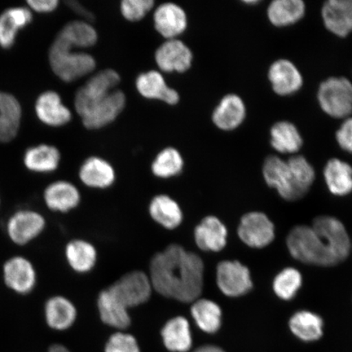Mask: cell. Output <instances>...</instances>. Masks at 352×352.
Returning a JSON list of instances; mask_svg holds the SVG:
<instances>
[{
	"label": "cell",
	"instance_id": "cell-13",
	"mask_svg": "<svg viewBox=\"0 0 352 352\" xmlns=\"http://www.w3.org/2000/svg\"><path fill=\"white\" fill-rule=\"evenodd\" d=\"M268 80L272 90L280 96L296 94L303 85V78L296 65L287 59L274 61L268 69Z\"/></svg>",
	"mask_w": 352,
	"mask_h": 352
},
{
	"label": "cell",
	"instance_id": "cell-27",
	"mask_svg": "<svg viewBox=\"0 0 352 352\" xmlns=\"http://www.w3.org/2000/svg\"><path fill=\"white\" fill-rule=\"evenodd\" d=\"M21 116V107L15 96L0 91V142H10L16 138L20 129Z\"/></svg>",
	"mask_w": 352,
	"mask_h": 352
},
{
	"label": "cell",
	"instance_id": "cell-42",
	"mask_svg": "<svg viewBox=\"0 0 352 352\" xmlns=\"http://www.w3.org/2000/svg\"><path fill=\"white\" fill-rule=\"evenodd\" d=\"M336 136L340 148L352 153V117L346 118L337 131Z\"/></svg>",
	"mask_w": 352,
	"mask_h": 352
},
{
	"label": "cell",
	"instance_id": "cell-15",
	"mask_svg": "<svg viewBox=\"0 0 352 352\" xmlns=\"http://www.w3.org/2000/svg\"><path fill=\"white\" fill-rule=\"evenodd\" d=\"M153 23L162 37L174 39L188 28V16L182 7L175 3L160 4L153 13Z\"/></svg>",
	"mask_w": 352,
	"mask_h": 352
},
{
	"label": "cell",
	"instance_id": "cell-10",
	"mask_svg": "<svg viewBox=\"0 0 352 352\" xmlns=\"http://www.w3.org/2000/svg\"><path fill=\"white\" fill-rule=\"evenodd\" d=\"M45 227L43 214L32 210H21L8 219L6 228L13 243L24 245L41 235Z\"/></svg>",
	"mask_w": 352,
	"mask_h": 352
},
{
	"label": "cell",
	"instance_id": "cell-25",
	"mask_svg": "<svg viewBox=\"0 0 352 352\" xmlns=\"http://www.w3.org/2000/svg\"><path fill=\"white\" fill-rule=\"evenodd\" d=\"M32 12L26 7L8 8L0 14V47L10 50L21 29L32 23Z\"/></svg>",
	"mask_w": 352,
	"mask_h": 352
},
{
	"label": "cell",
	"instance_id": "cell-37",
	"mask_svg": "<svg viewBox=\"0 0 352 352\" xmlns=\"http://www.w3.org/2000/svg\"><path fill=\"white\" fill-rule=\"evenodd\" d=\"M58 34L79 50L94 46L98 41V32L90 22L87 21H70Z\"/></svg>",
	"mask_w": 352,
	"mask_h": 352
},
{
	"label": "cell",
	"instance_id": "cell-29",
	"mask_svg": "<svg viewBox=\"0 0 352 352\" xmlns=\"http://www.w3.org/2000/svg\"><path fill=\"white\" fill-rule=\"evenodd\" d=\"M65 254L70 268L80 274L94 270L98 261L95 245L83 239L70 241L65 246Z\"/></svg>",
	"mask_w": 352,
	"mask_h": 352
},
{
	"label": "cell",
	"instance_id": "cell-43",
	"mask_svg": "<svg viewBox=\"0 0 352 352\" xmlns=\"http://www.w3.org/2000/svg\"><path fill=\"white\" fill-rule=\"evenodd\" d=\"M28 6L32 10L39 13H48L54 12L59 6L57 0H30Z\"/></svg>",
	"mask_w": 352,
	"mask_h": 352
},
{
	"label": "cell",
	"instance_id": "cell-4",
	"mask_svg": "<svg viewBox=\"0 0 352 352\" xmlns=\"http://www.w3.org/2000/svg\"><path fill=\"white\" fill-rule=\"evenodd\" d=\"M318 100L327 116L346 120L352 113V82L344 77L329 78L320 83Z\"/></svg>",
	"mask_w": 352,
	"mask_h": 352
},
{
	"label": "cell",
	"instance_id": "cell-6",
	"mask_svg": "<svg viewBox=\"0 0 352 352\" xmlns=\"http://www.w3.org/2000/svg\"><path fill=\"white\" fill-rule=\"evenodd\" d=\"M108 288L129 309L146 303L154 292L151 277L140 270L127 272Z\"/></svg>",
	"mask_w": 352,
	"mask_h": 352
},
{
	"label": "cell",
	"instance_id": "cell-21",
	"mask_svg": "<svg viewBox=\"0 0 352 352\" xmlns=\"http://www.w3.org/2000/svg\"><path fill=\"white\" fill-rule=\"evenodd\" d=\"M98 308L100 320L108 327L120 331L130 327L131 318L129 308L109 288L99 294Z\"/></svg>",
	"mask_w": 352,
	"mask_h": 352
},
{
	"label": "cell",
	"instance_id": "cell-22",
	"mask_svg": "<svg viewBox=\"0 0 352 352\" xmlns=\"http://www.w3.org/2000/svg\"><path fill=\"white\" fill-rule=\"evenodd\" d=\"M246 117L243 100L236 94H228L219 101L212 113V121L219 129L230 131L239 127Z\"/></svg>",
	"mask_w": 352,
	"mask_h": 352
},
{
	"label": "cell",
	"instance_id": "cell-7",
	"mask_svg": "<svg viewBox=\"0 0 352 352\" xmlns=\"http://www.w3.org/2000/svg\"><path fill=\"white\" fill-rule=\"evenodd\" d=\"M287 164L285 186L279 195L286 201H297L305 197L314 184L315 170L302 155L290 157Z\"/></svg>",
	"mask_w": 352,
	"mask_h": 352
},
{
	"label": "cell",
	"instance_id": "cell-40",
	"mask_svg": "<svg viewBox=\"0 0 352 352\" xmlns=\"http://www.w3.org/2000/svg\"><path fill=\"white\" fill-rule=\"evenodd\" d=\"M153 0H123L120 11L124 19L129 21L142 20L154 6Z\"/></svg>",
	"mask_w": 352,
	"mask_h": 352
},
{
	"label": "cell",
	"instance_id": "cell-19",
	"mask_svg": "<svg viewBox=\"0 0 352 352\" xmlns=\"http://www.w3.org/2000/svg\"><path fill=\"white\" fill-rule=\"evenodd\" d=\"M35 113L44 124L54 127L66 125L72 118V111L54 91H44L38 96L35 102Z\"/></svg>",
	"mask_w": 352,
	"mask_h": 352
},
{
	"label": "cell",
	"instance_id": "cell-28",
	"mask_svg": "<svg viewBox=\"0 0 352 352\" xmlns=\"http://www.w3.org/2000/svg\"><path fill=\"white\" fill-rule=\"evenodd\" d=\"M166 349L171 352H187L191 349L192 336L190 324L182 316L166 321L161 331Z\"/></svg>",
	"mask_w": 352,
	"mask_h": 352
},
{
	"label": "cell",
	"instance_id": "cell-26",
	"mask_svg": "<svg viewBox=\"0 0 352 352\" xmlns=\"http://www.w3.org/2000/svg\"><path fill=\"white\" fill-rule=\"evenodd\" d=\"M44 315L48 327L63 331L76 322L78 311L70 299L63 296H56L47 299L44 307Z\"/></svg>",
	"mask_w": 352,
	"mask_h": 352
},
{
	"label": "cell",
	"instance_id": "cell-1",
	"mask_svg": "<svg viewBox=\"0 0 352 352\" xmlns=\"http://www.w3.org/2000/svg\"><path fill=\"white\" fill-rule=\"evenodd\" d=\"M204 262L179 244H170L153 255L149 265L154 292L162 297L192 303L204 287Z\"/></svg>",
	"mask_w": 352,
	"mask_h": 352
},
{
	"label": "cell",
	"instance_id": "cell-18",
	"mask_svg": "<svg viewBox=\"0 0 352 352\" xmlns=\"http://www.w3.org/2000/svg\"><path fill=\"white\" fill-rule=\"evenodd\" d=\"M135 87L144 98L164 101L167 104L179 103L178 91L167 85L164 76L157 70L140 74L136 78Z\"/></svg>",
	"mask_w": 352,
	"mask_h": 352
},
{
	"label": "cell",
	"instance_id": "cell-12",
	"mask_svg": "<svg viewBox=\"0 0 352 352\" xmlns=\"http://www.w3.org/2000/svg\"><path fill=\"white\" fill-rule=\"evenodd\" d=\"M3 280L8 288L19 294H28L36 285V271L29 259L22 256L12 257L4 263Z\"/></svg>",
	"mask_w": 352,
	"mask_h": 352
},
{
	"label": "cell",
	"instance_id": "cell-31",
	"mask_svg": "<svg viewBox=\"0 0 352 352\" xmlns=\"http://www.w3.org/2000/svg\"><path fill=\"white\" fill-rule=\"evenodd\" d=\"M324 177L332 195L342 197L352 192V166L347 162L332 158L324 166Z\"/></svg>",
	"mask_w": 352,
	"mask_h": 352
},
{
	"label": "cell",
	"instance_id": "cell-16",
	"mask_svg": "<svg viewBox=\"0 0 352 352\" xmlns=\"http://www.w3.org/2000/svg\"><path fill=\"white\" fill-rule=\"evenodd\" d=\"M195 244L202 252H219L227 245L228 230L214 215H208L197 224L193 232Z\"/></svg>",
	"mask_w": 352,
	"mask_h": 352
},
{
	"label": "cell",
	"instance_id": "cell-24",
	"mask_svg": "<svg viewBox=\"0 0 352 352\" xmlns=\"http://www.w3.org/2000/svg\"><path fill=\"white\" fill-rule=\"evenodd\" d=\"M78 175L85 186L96 189L111 187L116 179L113 166L99 157L87 158L79 169Z\"/></svg>",
	"mask_w": 352,
	"mask_h": 352
},
{
	"label": "cell",
	"instance_id": "cell-44",
	"mask_svg": "<svg viewBox=\"0 0 352 352\" xmlns=\"http://www.w3.org/2000/svg\"><path fill=\"white\" fill-rule=\"evenodd\" d=\"M67 4L73 11L77 12V14L85 16L87 19V21H91V19H94V16H92L91 13L85 10V8H83L80 3L74 1H69L67 2Z\"/></svg>",
	"mask_w": 352,
	"mask_h": 352
},
{
	"label": "cell",
	"instance_id": "cell-30",
	"mask_svg": "<svg viewBox=\"0 0 352 352\" xmlns=\"http://www.w3.org/2000/svg\"><path fill=\"white\" fill-rule=\"evenodd\" d=\"M191 316L197 327L206 333H215L221 328L223 312L218 303L199 298L191 303Z\"/></svg>",
	"mask_w": 352,
	"mask_h": 352
},
{
	"label": "cell",
	"instance_id": "cell-20",
	"mask_svg": "<svg viewBox=\"0 0 352 352\" xmlns=\"http://www.w3.org/2000/svg\"><path fill=\"white\" fill-rule=\"evenodd\" d=\"M43 199L50 210L67 213L80 204L81 193L74 184L65 180H58L50 184L45 188Z\"/></svg>",
	"mask_w": 352,
	"mask_h": 352
},
{
	"label": "cell",
	"instance_id": "cell-5",
	"mask_svg": "<svg viewBox=\"0 0 352 352\" xmlns=\"http://www.w3.org/2000/svg\"><path fill=\"white\" fill-rule=\"evenodd\" d=\"M121 81L120 74L116 70H101L88 79L85 86L78 90L74 98V108L82 118L104 98L116 90Z\"/></svg>",
	"mask_w": 352,
	"mask_h": 352
},
{
	"label": "cell",
	"instance_id": "cell-34",
	"mask_svg": "<svg viewBox=\"0 0 352 352\" xmlns=\"http://www.w3.org/2000/svg\"><path fill=\"white\" fill-rule=\"evenodd\" d=\"M270 138L272 147L280 153H296L303 144L300 132L288 121L276 122L270 130Z\"/></svg>",
	"mask_w": 352,
	"mask_h": 352
},
{
	"label": "cell",
	"instance_id": "cell-45",
	"mask_svg": "<svg viewBox=\"0 0 352 352\" xmlns=\"http://www.w3.org/2000/svg\"><path fill=\"white\" fill-rule=\"evenodd\" d=\"M193 352H226L220 347L217 346H212V345H206L202 346L200 347H198L197 349H196Z\"/></svg>",
	"mask_w": 352,
	"mask_h": 352
},
{
	"label": "cell",
	"instance_id": "cell-3",
	"mask_svg": "<svg viewBox=\"0 0 352 352\" xmlns=\"http://www.w3.org/2000/svg\"><path fill=\"white\" fill-rule=\"evenodd\" d=\"M48 59L52 72L61 80L72 82L88 76L96 67L94 56L82 51L57 34L52 43Z\"/></svg>",
	"mask_w": 352,
	"mask_h": 352
},
{
	"label": "cell",
	"instance_id": "cell-35",
	"mask_svg": "<svg viewBox=\"0 0 352 352\" xmlns=\"http://www.w3.org/2000/svg\"><path fill=\"white\" fill-rule=\"evenodd\" d=\"M289 325L294 336L303 342L318 341L323 336V320L314 312H296L290 318Z\"/></svg>",
	"mask_w": 352,
	"mask_h": 352
},
{
	"label": "cell",
	"instance_id": "cell-8",
	"mask_svg": "<svg viewBox=\"0 0 352 352\" xmlns=\"http://www.w3.org/2000/svg\"><path fill=\"white\" fill-rule=\"evenodd\" d=\"M217 283L224 296L236 298L253 288L249 268L239 261H223L217 267Z\"/></svg>",
	"mask_w": 352,
	"mask_h": 352
},
{
	"label": "cell",
	"instance_id": "cell-39",
	"mask_svg": "<svg viewBox=\"0 0 352 352\" xmlns=\"http://www.w3.org/2000/svg\"><path fill=\"white\" fill-rule=\"evenodd\" d=\"M287 169V161L274 155L267 157L263 166V178L267 186L278 193L283 190Z\"/></svg>",
	"mask_w": 352,
	"mask_h": 352
},
{
	"label": "cell",
	"instance_id": "cell-11",
	"mask_svg": "<svg viewBox=\"0 0 352 352\" xmlns=\"http://www.w3.org/2000/svg\"><path fill=\"white\" fill-rule=\"evenodd\" d=\"M192 52L179 39H167L155 52V61L162 72L184 73L191 68Z\"/></svg>",
	"mask_w": 352,
	"mask_h": 352
},
{
	"label": "cell",
	"instance_id": "cell-32",
	"mask_svg": "<svg viewBox=\"0 0 352 352\" xmlns=\"http://www.w3.org/2000/svg\"><path fill=\"white\" fill-rule=\"evenodd\" d=\"M268 20L276 28H286L297 23L306 13L302 0H274L267 8Z\"/></svg>",
	"mask_w": 352,
	"mask_h": 352
},
{
	"label": "cell",
	"instance_id": "cell-14",
	"mask_svg": "<svg viewBox=\"0 0 352 352\" xmlns=\"http://www.w3.org/2000/svg\"><path fill=\"white\" fill-rule=\"evenodd\" d=\"M125 105V94L121 90H114L82 118V124L87 129H102L120 116Z\"/></svg>",
	"mask_w": 352,
	"mask_h": 352
},
{
	"label": "cell",
	"instance_id": "cell-17",
	"mask_svg": "<svg viewBox=\"0 0 352 352\" xmlns=\"http://www.w3.org/2000/svg\"><path fill=\"white\" fill-rule=\"evenodd\" d=\"M325 28L338 37L352 33V0H329L321 10Z\"/></svg>",
	"mask_w": 352,
	"mask_h": 352
},
{
	"label": "cell",
	"instance_id": "cell-23",
	"mask_svg": "<svg viewBox=\"0 0 352 352\" xmlns=\"http://www.w3.org/2000/svg\"><path fill=\"white\" fill-rule=\"evenodd\" d=\"M148 213L154 222L167 230H176L184 221L182 206L167 195L153 197L149 202Z\"/></svg>",
	"mask_w": 352,
	"mask_h": 352
},
{
	"label": "cell",
	"instance_id": "cell-2",
	"mask_svg": "<svg viewBox=\"0 0 352 352\" xmlns=\"http://www.w3.org/2000/svg\"><path fill=\"white\" fill-rule=\"evenodd\" d=\"M286 243L297 261L322 267L336 266L344 261L351 248L344 226L328 215L316 218L311 227H294Z\"/></svg>",
	"mask_w": 352,
	"mask_h": 352
},
{
	"label": "cell",
	"instance_id": "cell-33",
	"mask_svg": "<svg viewBox=\"0 0 352 352\" xmlns=\"http://www.w3.org/2000/svg\"><path fill=\"white\" fill-rule=\"evenodd\" d=\"M59 149L50 144H39L25 151L24 164L29 170L36 173H50L60 165Z\"/></svg>",
	"mask_w": 352,
	"mask_h": 352
},
{
	"label": "cell",
	"instance_id": "cell-46",
	"mask_svg": "<svg viewBox=\"0 0 352 352\" xmlns=\"http://www.w3.org/2000/svg\"><path fill=\"white\" fill-rule=\"evenodd\" d=\"M48 352H70L65 346L63 345H52Z\"/></svg>",
	"mask_w": 352,
	"mask_h": 352
},
{
	"label": "cell",
	"instance_id": "cell-36",
	"mask_svg": "<svg viewBox=\"0 0 352 352\" xmlns=\"http://www.w3.org/2000/svg\"><path fill=\"white\" fill-rule=\"evenodd\" d=\"M184 166L182 153L175 148L168 147L157 154L151 165V170L157 178L170 179L182 173Z\"/></svg>",
	"mask_w": 352,
	"mask_h": 352
},
{
	"label": "cell",
	"instance_id": "cell-38",
	"mask_svg": "<svg viewBox=\"0 0 352 352\" xmlns=\"http://www.w3.org/2000/svg\"><path fill=\"white\" fill-rule=\"evenodd\" d=\"M302 283V275L296 268H285L275 277L274 290L280 299L292 300L301 288Z\"/></svg>",
	"mask_w": 352,
	"mask_h": 352
},
{
	"label": "cell",
	"instance_id": "cell-41",
	"mask_svg": "<svg viewBox=\"0 0 352 352\" xmlns=\"http://www.w3.org/2000/svg\"><path fill=\"white\" fill-rule=\"evenodd\" d=\"M105 352H140L138 341L131 334L118 331L110 336Z\"/></svg>",
	"mask_w": 352,
	"mask_h": 352
},
{
	"label": "cell",
	"instance_id": "cell-9",
	"mask_svg": "<svg viewBox=\"0 0 352 352\" xmlns=\"http://www.w3.org/2000/svg\"><path fill=\"white\" fill-rule=\"evenodd\" d=\"M237 233L246 245L262 249L274 240L275 227L265 214L250 212L241 218Z\"/></svg>",
	"mask_w": 352,
	"mask_h": 352
}]
</instances>
